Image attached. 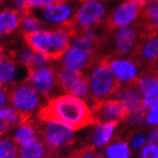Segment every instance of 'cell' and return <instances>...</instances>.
Segmentation results:
<instances>
[{
  "label": "cell",
  "instance_id": "27",
  "mask_svg": "<svg viewBox=\"0 0 158 158\" xmlns=\"http://www.w3.org/2000/svg\"><path fill=\"white\" fill-rule=\"evenodd\" d=\"M0 121L10 123L12 127L18 126L21 123L19 113L13 107H9V106H6L0 110Z\"/></svg>",
  "mask_w": 158,
  "mask_h": 158
},
{
  "label": "cell",
  "instance_id": "24",
  "mask_svg": "<svg viewBox=\"0 0 158 158\" xmlns=\"http://www.w3.org/2000/svg\"><path fill=\"white\" fill-rule=\"evenodd\" d=\"M43 28H47V26L32 12L29 15H23V19L20 26L22 33L39 31V30H43Z\"/></svg>",
  "mask_w": 158,
  "mask_h": 158
},
{
  "label": "cell",
  "instance_id": "31",
  "mask_svg": "<svg viewBox=\"0 0 158 158\" xmlns=\"http://www.w3.org/2000/svg\"><path fill=\"white\" fill-rule=\"evenodd\" d=\"M140 158H158V144H146L143 146Z\"/></svg>",
  "mask_w": 158,
  "mask_h": 158
},
{
  "label": "cell",
  "instance_id": "5",
  "mask_svg": "<svg viewBox=\"0 0 158 158\" xmlns=\"http://www.w3.org/2000/svg\"><path fill=\"white\" fill-rule=\"evenodd\" d=\"M112 0H84L77 9L71 26L75 30V34L82 30L102 26L108 16V3Z\"/></svg>",
  "mask_w": 158,
  "mask_h": 158
},
{
  "label": "cell",
  "instance_id": "3",
  "mask_svg": "<svg viewBox=\"0 0 158 158\" xmlns=\"http://www.w3.org/2000/svg\"><path fill=\"white\" fill-rule=\"evenodd\" d=\"M87 73L90 100L93 102L108 100L113 98L121 89L122 83L114 77L107 62L102 56L98 62Z\"/></svg>",
  "mask_w": 158,
  "mask_h": 158
},
{
  "label": "cell",
  "instance_id": "14",
  "mask_svg": "<svg viewBox=\"0 0 158 158\" xmlns=\"http://www.w3.org/2000/svg\"><path fill=\"white\" fill-rule=\"evenodd\" d=\"M143 7L144 5L138 2L123 1L118 7L108 13L103 26L110 32L129 26L139 18Z\"/></svg>",
  "mask_w": 158,
  "mask_h": 158
},
{
  "label": "cell",
  "instance_id": "6",
  "mask_svg": "<svg viewBox=\"0 0 158 158\" xmlns=\"http://www.w3.org/2000/svg\"><path fill=\"white\" fill-rule=\"evenodd\" d=\"M37 127L40 138L44 142L48 149L54 157L61 149L74 144V131L59 122H44L37 119Z\"/></svg>",
  "mask_w": 158,
  "mask_h": 158
},
{
  "label": "cell",
  "instance_id": "20",
  "mask_svg": "<svg viewBox=\"0 0 158 158\" xmlns=\"http://www.w3.org/2000/svg\"><path fill=\"white\" fill-rule=\"evenodd\" d=\"M118 123L116 122H107V123H101L96 124L94 131L92 133L91 137V145H93L96 148L104 147L110 143V139L113 136L114 129L116 128Z\"/></svg>",
  "mask_w": 158,
  "mask_h": 158
},
{
  "label": "cell",
  "instance_id": "29",
  "mask_svg": "<svg viewBox=\"0 0 158 158\" xmlns=\"http://www.w3.org/2000/svg\"><path fill=\"white\" fill-rule=\"evenodd\" d=\"M146 114H147V108L140 106V107L131 112V114L128 115V117H127V119L125 122H127V124L132 125V126L139 125L142 124L144 119H146Z\"/></svg>",
  "mask_w": 158,
  "mask_h": 158
},
{
  "label": "cell",
  "instance_id": "34",
  "mask_svg": "<svg viewBox=\"0 0 158 158\" xmlns=\"http://www.w3.org/2000/svg\"><path fill=\"white\" fill-rule=\"evenodd\" d=\"M145 142H146V138L143 135H136V136L131 138V144H132L133 148H135V149H138L142 146H144Z\"/></svg>",
  "mask_w": 158,
  "mask_h": 158
},
{
  "label": "cell",
  "instance_id": "9",
  "mask_svg": "<svg viewBox=\"0 0 158 158\" xmlns=\"http://www.w3.org/2000/svg\"><path fill=\"white\" fill-rule=\"evenodd\" d=\"M139 39L140 33L136 24L127 26L110 32L104 49H106L107 47L110 48V53H108L110 56H131L139 42ZM104 56H107V54H104Z\"/></svg>",
  "mask_w": 158,
  "mask_h": 158
},
{
  "label": "cell",
  "instance_id": "26",
  "mask_svg": "<svg viewBox=\"0 0 158 158\" xmlns=\"http://www.w3.org/2000/svg\"><path fill=\"white\" fill-rule=\"evenodd\" d=\"M103 157L100 153L98 152V148L94 147L91 144L82 146L79 149L74 150L73 153H71L68 157L64 158H101Z\"/></svg>",
  "mask_w": 158,
  "mask_h": 158
},
{
  "label": "cell",
  "instance_id": "8",
  "mask_svg": "<svg viewBox=\"0 0 158 158\" xmlns=\"http://www.w3.org/2000/svg\"><path fill=\"white\" fill-rule=\"evenodd\" d=\"M83 1L80 0H65L61 2L52 3L44 8H38L32 11L34 16L48 27V28H59L62 24L73 20L77 9Z\"/></svg>",
  "mask_w": 158,
  "mask_h": 158
},
{
  "label": "cell",
  "instance_id": "30",
  "mask_svg": "<svg viewBox=\"0 0 158 158\" xmlns=\"http://www.w3.org/2000/svg\"><path fill=\"white\" fill-rule=\"evenodd\" d=\"M56 2H59V0H26V10H24V15H29L34 9L44 8L47 6H50Z\"/></svg>",
  "mask_w": 158,
  "mask_h": 158
},
{
  "label": "cell",
  "instance_id": "21",
  "mask_svg": "<svg viewBox=\"0 0 158 158\" xmlns=\"http://www.w3.org/2000/svg\"><path fill=\"white\" fill-rule=\"evenodd\" d=\"M37 138H40V136L37 127V119L34 118H31L18 125L17 132L13 136V140L16 142L17 145L28 144Z\"/></svg>",
  "mask_w": 158,
  "mask_h": 158
},
{
  "label": "cell",
  "instance_id": "4",
  "mask_svg": "<svg viewBox=\"0 0 158 158\" xmlns=\"http://www.w3.org/2000/svg\"><path fill=\"white\" fill-rule=\"evenodd\" d=\"M6 86H8L9 103L19 113L21 123L33 118L34 112L41 103V96L37 91L26 82L12 83Z\"/></svg>",
  "mask_w": 158,
  "mask_h": 158
},
{
  "label": "cell",
  "instance_id": "33",
  "mask_svg": "<svg viewBox=\"0 0 158 158\" xmlns=\"http://www.w3.org/2000/svg\"><path fill=\"white\" fill-rule=\"evenodd\" d=\"M9 103V93H8V86H0V110L7 106Z\"/></svg>",
  "mask_w": 158,
  "mask_h": 158
},
{
  "label": "cell",
  "instance_id": "36",
  "mask_svg": "<svg viewBox=\"0 0 158 158\" xmlns=\"http://www.w3.org/2000/svg\"><path fill=\"white\" fill-rule=\"evenodd\" d=\"M123 1H133V2H138L140 5H148V3L158 2V0H123Z\"/></svg>",
  "mask_w": 158,
  "mask_h": 158
},
{
  "label": "cell",
  "instance_id": "7",
  "mask_svg": "<svg viewBox=\"0 0 158 158\" xmlns=\"http://www.w3.org/2000/svg\"><path fill=\"white\" fill-rule=\"evenodd\" d=\"M23 82L31 85L38 94L47 101L60 95L58 94L61 89L58 83L56 68L52 63L47 66H39L28 70V74Z\"/></svg>",
  "mask_w": 158,
  "mask_h": 158
},
{
  "label": "cell",
  "instance_id": "38",
  "mask_svg": "<svg viewBox=\"0 0 158 158\" xmlns=\"http://www.w3.org/2000/svg\"><path fill=\"white\" fill-rule=\"evenodd\" d=\"M0 86H3V83H2V80H1V77H0Z\"/></svg>",
  "mask_w": 158,
  "mask_h": 158
},
{
  "label": "cell",
  "instance_id": "40",
  "mask_svg": "<svg viewBox=\"0 0 158 158\" xmlns=\"http://www.w3.org/2000/svg\"><path fill=\"white\" fill-rule=\"evenodd\" d=\"M0 3H1V0H0Z\"/></svg>",
  "mask_w": 158,
  "mask_h": 158
},
{
  "label": "cell",
  "instance_id": "22",
  "mask_svg": "<svg viewBox=\"0 0 158 158\" xmlns=\"http://www.w3.org/2000/svg\"><path fill=\"white\" fill-rule=\"evenodd\" d=\"M19 66H22L19 64L12 56H10L7 51H6V56L1 62H0V77L2 80L3 85H10L12 83H17V69ZM24 68V66H23Z\"/></svg>",
  "mask_w": 158,
  "mask_h": 158
},
{
  "label": "cell",
  "instance_id": "13",
  "mask_svg": "<svg viewBox=\"0 0 158 158\" xmlns=\"http://www.w3.org/2000/svg\"><path fill=\"white\" fill-rule=\"evenodd\" d=\"M94 124L107 123V122H125L131 114L126 106L118 98H108L94 103L91 107Z\"/></svg>",
  "mask_w": 158,
  "mask_h": 158
},
{
  "label": "cell",
  "instance_id": "16",
  "mask_svg": "<svg viewBox=\"0 0 158 158\" xmlns=\"http://www.w3.org/2000/svg\"><path fill=\"white\" fill-rule=\"evenodd\" d=\"M135 24L139 30L140 37L158 34V2L144 6Z\"/></svg>",
  "mask_w": 158,
  "mask_h": 158
},
{
  "label": "cell",
  "instance_id": "18",
  "mask_svg": "<svg viewBox=\"0 0 158 158\" xmlns=\"http://www.w3.org/2000/svg\"><path fill=\"white\" fill-rule=\"evenodd\" d=\"M18 158H54L41 138L18 145Z\"/></svg>",
  "mask_w": 158,
  "mask_h": 158
},
{
  "label": "cell",
  "instance_id": "2",
  "mask_svg": "<svg viewBox=\"0 0 158 158\" xmlns=\"http://www.w3.org/2000/svg\"><path fill=\"white\" fill-rule=\"evenodd\" d=\"M24 42L34 52L42 54L49 61H58L71 45L73 34L65 28L22 33Z\"/></svg>",
  "mask_w": 158,
  "mask_h": 158
},
{
  "label": "cell",
  "instance_id": "28",
  "mask_svg": "<svg viewBox=\"0 0 158 158\" xmlns=\"http://www.w3.org/2000/svg\"><path fill=\"white\" fill-rule=\"evenodd\" d=\"M158 102V80L142 95V106L149 108Z\"/></svg>",
  "mask_w": 158,
  "mask_h": 158
},
{
  "label": "cell",
  "instance_id": "25",
  "mask_svg": "<svg viewBox=\"0 0 158 158\" xmlns=\"http://www.w3.org/2000/svg\"><path fill=\"white\" fill-rule=\"evenodd\" d=\"M0 158H18V145L10 137L0 138Z\"/></svg>",
  "mask_w": 158,
  "mask_h": 158
},
{
  "label": "cell",
  "instance_id": "17",
  "mask_svg": "<svg viewBox=\"0 0 158 158\" xmlns=\"http://www.w3.org/2000/svg\"><path fill=\"white\" fill-rule=\"evenodd\" d=\"M23 13L16 9H3L0 11V38L7 37L20 29Z\"/></svg>",
  "mask_w": 158,
  "mask_h": 158
},
{
  "label": "cell",
  "instance_id": "10",
  "mask_svg": "<svg viewBox=\"0 0 158 158\" xmlns=\"http://www.w3.org/2000/svg\"><path fill=\"white\" fill-rule=\"evenodd\" d=\"M101 58L102 54L98 51H91L75 45H70L69 50L61 58V62L58 65L68 69L70 71L83 72L87 74Z\"/></svg>",
  "mask_w": 158,
  "mask_h": 158
},
{
  "label": "cell",
  "instance_id": "32",
  "mask_svg": "<svg viewBox=\"0 0 158 158\" xmlns=\"http://www.w3.org/2000/svg\"><path fill=\"white\" fill-rule=\"evenodd\" d=\"M146 122L153 126H158V102L149 107L146 114Z\"/></svg>",
  "mask_w": 158,
  "mask_h": 158
},
{
  "label": "cell",
  "instance_id": "39",
  "mask_svg": "<svg viewBox=\"0 0 158 158\" xmlns=\"http://www.w3.org/2000/svg\"><path fill=\"white\" fill-rule=\"evenodd\" d=\"M157 71H158V65H157Z\"/></svg>",
  "mask_w": 158,
  "mask_h": 158
},
{
  "label": "cell",
  "instance_id": "12",
  "mask_svg": "<svg viewBox=\"0 0 158 158\" xmlns=\"http://www.w3.org/2000/svg\"><path fill=\"white\" fill-rule=\"evenodd\" d=\"M56 74L61 91L77 96L84 101L90 98L87 74L83 72L70 71L68 69L61 68L59 65L56 66Z\"/></svg>",
  "mask_w": 158,
  "mask_h": 158
},
{
  "label": "cell",
  "instance_id": "11",
  "mask_svg": "<svg viewBox=\"0 0 158 158\" xmlns=\"http://www.w3.org/2000/svg\"><path fill=\"white\" fill-rule=\"evenodd\" d=\"M143 73L157 72L158 65V34L140 37L139 42L131 54Z\"/></svg>",
  "mask_w": 158,
  "mask_h": 158
},
{
  "label": "cell",
  "instance_id": "15",
  "mask_svg": "<svg viewBox=\"0 0 158 158\" xmlns=\"http://www.w3.org/2000/svg\"><path fill=\"white\" fill-rule=\"evenodd\" d=\"M107 62L114 77L122 83V85L136 84L138 77L143 74L138 64L131 56H103Z\"/></svg>",
  "mask_w": 158,
  "mask_h": 158
},
{
  "label": "cell",
  "instance_id": "23",
  "mask_svg": "<svg viewBox=\"0 0 158 158\" xmlns=\"http://www.w3.org/2000/svg\"><path fill=\"white\" fill-rule=\"evenodd\" d=\"M131 135L125 137H117L113 140L111 145L106 148V157L107 158H129L131 149H129V142H131Z\"/></svg>",
  "mask_w": 158,
  "mask_h": 158
},
{
  "label": "cell",
  "instance_id": "41",
  "mask_svg": "<svg viewBox=\"0 0 158 158\" xmlns=\"http://www.w3.org/2000/svg\"><path fill=\"white\" fill-rule=\"evenodd\" d=\"M101 158H103V157H101Z\"/></svg>",
  "mask_w": 158,
  "mask_h": 158
},
{
  "label": "cell",
  "instance_id": "35",
  "mask_svg": "<svg viewBox=\"0 0 158 158\" xmlns=\"http://www.w3.org/2000/svg\"><path fill=\"white\" fill-rule=\"evenodd\" d=\"M147 142L150 144H158V126L154 127L148 134Z\"/></svg>",
  "mask_w": 158,
  "mask_h": 158
},
{
  "label": "cell",
  "instance_id": "37",
  "mask_svg": "<svg viewBox=\"0 0 158 158\" xmlns=\"http://www.w3.org/2000/svg\"><path fill=\"white\" fill-rule=\"evenodd\" d=\"M5 56H6V49L2 44H0V62L5 59Z\"/></svg>",
  "mask_w": 158,
  "mask_h": 158
},
{
  "label": "cell",
  "instance_id": "19",
  "mask_svg": "<svg viewBox=\"0 0 158 158\" xmlns=\"http://www.w3.org/2000/svg\"><path fill=\"white\" fill-rule=\"evenodd\" d=\"M116 98L123 102L129 112H133L136 108L142 106V95L139 91L137 90L136 85H122L116 94L114 95Z\"/></svg>",
  "mask_w": 158,
  "mask_h": 158
},
{
  "label": "cell",
  "instance_id": "1",
  "mask_svg": "<svg viewBox=\"0 0 158 158\" xmlns=\"http://www.w3.org/2000/svg\"><path fill=\"white\" fill-rule=\"evenodd\" d=\"M38 118L44 122H59L73 131L94 124L91 108L84 100L72 94H60L47 101L38 111Z\"/></svg>",
  "mask_w": 158,
  "mask_h": 158
}]
</instances>
